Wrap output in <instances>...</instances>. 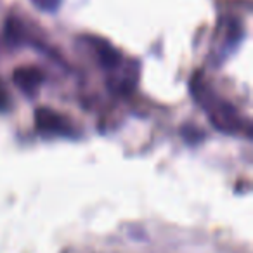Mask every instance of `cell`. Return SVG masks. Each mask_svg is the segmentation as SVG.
Instances as JSON below:
<instances>
[{
	"mask_svg": "<svg viewBox=\"0 0 253 253\" xmlns=\"http://www.w3.org/2000/svg\"><path fill=\"white\" fill-rule=\"evenodd\" d=\"M194 99L203 106L211 125L222 134H238L241 130V118L231 102L218 99L200 78L193 80Z\"/></svg>",
	"mask_w": 253,
	"mask_h": 253,
	"instance_id": "cell-1",
	"label": "cell"
},
{
	"mask_svg": "<svg viewBox=\"0 0 253 253\" xmlns=\"http://www.w3.org/2000/svg\"><path fill=\"white\" fill-rule=\"evenodd\" d=\"M35 123L39 126V130L45 132V134L73 135V125L70 120L61 113L52 111L50 108H40L35 113Z\"/></svg>",
	"mask_w": 253,
	"mask_h": 253,
	"instance_id": "cell-2",
	"label": "cell"
},
{
	"mask_svg": "<svg viewBox=\"0 0 253 253\" xmlns=\"http://www.w3.org/2000/svg\"><path fill=\"white\" fill-rule=\"evenodd\" d=\"M12 78H14L16 87H18L23 94L30 95V97H33L43 84V73L35 66L18 68V70L14 71V77Z\"/></svg>",
	"mask_w": 253,
	"mask_h": 253,
	"instance_id": "cell-3",
	"label": "cell"
},
{
	"mask_svg": "<svg viewBox=\"0 0 253 253\" xmlns=\"http://www.w3.org/2000/svg\"><path fill=\"white\" fill-rule=\"evenodd\" d=\"M92 49H94L95 56H97L99 63L106 68V70H116L122 63V54L118 52V49L111 45L109 42H106L104 39H92Z\"/></svg>",
	"mask_w": 253,
	"mask_h": 253,
	"instance_id": "cell-4",
	"label": "cell"
},
{
	"mask_svg": "<svg viewBox=\"0 0 253 253\" xmlns=\"http://www.w3.org/2000/svg\"><path fill=\"white\" fill-rule=\"evenodd\" d=\"M182 135L189 144H196V142L201 141L200 137H203V132L198 130V128H193V126H186L182 130Z\"/></svg>",
	"mask_w": 253,
	"mask_h": 253,
	"instance_id": "cell-5",
	"label": "cell"
},
{
	"mask_svg": "<svg viewBox=\"0 0 253 253\" xmlns=\"http://www.w3.org/2000/svg\"><path fill=\"white\" fill-rule=\"evenodd\" d=\"M32 2L43 11H56L59 5V0H32Z\"/></svg>",
	"mask_w": 253,
	"mask_h": 253,
	"instance_id": "cell-6",
	"label": "cell"
},
{
	"mask_svg": "<svg viewBox=\"0 0 253 253\" xmlns=\"http://www.w3.org/2000/svg\"><path fill=\"white\" fill-rule=\"evenodd\" d=\"M7 102H9L7 92H5V88H4V87H0V111L7 108Z\"/></svg>",
	"mask_w": 253,
	"mask_h": 253,
	"instance_id": "cell-7",
	"label": "cell"
}]
</instances>
